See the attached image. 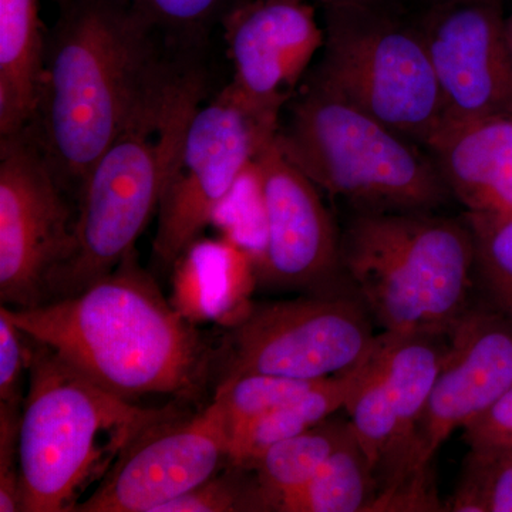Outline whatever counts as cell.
Listing matches in <instances>:
<instances>
[{
  "mask_svg": "<svg viewBox=\"0 0 512 512\" xmlns=\"http://www.w3.org/2000/svg\"><path fill=\"white\" fill-rule=\"evenodd\" d=\"M2 306L23 335L130 402L194 399L214 373L217 350L167 302L138 264L136 249L69 298L25 309Z\"/></svg>",
  "mask_w": 512,
  "mask_h": 512,
  "instance_id": "cell-1",
  "label": "cell"
},
{
  "mask_svg": "<svg viewBox=\"0 0 512 512\" xmlns=\"http://www.w3.org/2000/svg\"><path fill=\"white\" fill-rule=\"evenodd\" d=\"M47 37L45 72L28 127L64 190L84 178L177 67L157 33L120 0H74Z\"/></svg>",
  "mask_w": 512,
  "mask_h": 512,
  "instance_id": "cell-2",
  "label": "cell"
},
{
  "mask_svg": "<svg viewBox=\"0 0 512 512\" xmlns=\"http://www.w3.org/2000/svg\"><path fill=\"white\" fill-rule=\"evenodd\" d=\"M201 97L200 73L178 67L93 165L76 195L72 251L53 276L46 302L84 291L136 249L160 208Z\"/></svg>",
  "mask_w": 512,
  "mask_h": 512,
  "instance_id": "cell-3",
  "label": "cell"
},
{
  "mask_svg": "<svg viewBox=\"0 0 512 512\" xmlns=\"http://www.w3.org/2000/svg\"><path fill=\"white\" fill-rule=\"evenodd\" d=\"M28 340V393L19 426L23 512H74L141 433L174 414L123 399L52 349Z\"/></svg>",
  "mask_w": 512,
  "mask_h": 512,
  "instance_id": "cell-4",
  "label": "cell"
},
{
  "mask_svg": "<svg viewBox=\"0 0 512 512\" xmlns=\"http://www.w3.org/2000/svg\"><path fill=\"white\" fill-rule=\"evenodd\" d=\"M340 271L383 332L447 335L471 306L473 234L431 211H357L340 234Z\"/></svg>",
  "mask_w": 512,
  "mask_h": 512,
  "instance_id": "cell-5",
  "label": "cell"
},
{
  "mask_svg": "<svg viewBox=\"0 0 512 512\" xmlns=\"http://www.w3.org/2000/svg\"><path fill=\"white\" fill-rule=\"evenodd\" d=\"M276 141L319 190L357 211H433L451 198L426 148L311 80Z\"/></svg>",
  "mask_w": 512,
  "mask_h": 512,
  "instance_id": "cell-6",
  "label": "cell"
},
{
  "mask_svg": "<svg viewBox=\"0 0 512 512\" xmlns=\"http://www.w3.org/2000/svg\"><path fill=\"white\" fill-rule=\"evenodd\" d=\"M311 82L426 148L444 123L439 83L412 15L389 3L325 6Z\"/></svg>",
  "mask_w": 512,
  "mask_h": 512,
  "instance_id": "cell-7",
  "label": "cell"
},
{
  "mask_svg": "<svg viewBox=\"0 0 512 512\" xmlns=\"http://www.w3.org/2000/svg\"><path fill=\"white\" fill-rule=\"evenodd\" d=\"M279 117L249 103L232 84L197 107L157 212L153 256L163 268L177 265L214 221L242 175L278 133Z\"/></svg>",
  "mask_w": 512,
  "mask_h": 512,
  "instance_id": "cell-8",
  "label": "cell"
},
{
  "mask_svg": "<svg viewBox=\"0 0 512 512\" xmlns=\"http://www.w3.org/2000/svg\"><path fill=\"white\" fill-rule=\"evenodd\" d=\"M379 339L365 305L348 296L259 303L225 333L214 373L218 383L247 373L328 379L365 363Z\"/></svg>",
  "mask_w": 512,
  "mask_h": 512,
  "instance_id": "cell-9",
  "label": "cell"
},
{
  "mask_svg": "<svg viewBox=\"0 0 512 512\" xmlns=\"http://www.w3.org/2000/svg\"><path fill=\"white\" fill-rule=\"evenodd\" d=\"M0 138V301L33 308L72 251L76 214L28 128Z\"/></svg>",
  "mask_w": 512,
  "mask_h": 512,
  "instance_id": "cell-10",
  "label": "cell"
},
{
  "mask_svg": "<svg viewBox=\"0 0 512 512\" xmlns=\"http://www.w3.org/2000/svg\"><path fill=\"white\" fill-rule=\"evenodd\" d=\"M512 386V323L500 311L470 309L448 332L446 359L399 471L379 494L429 483L443 444L487 412ZM377 494V495H379Z\"/></svg>",
  "mask_w": 512,
  "mask_h": 512,
  "instance_id": "cell-11",
  "label": "cell"
},
{
  "mask_svg": "<svg viewBox=\"0 0 512 512\" xmlns=\"http://www.w3.org/2000/svg\"><path fill=\"white\" fill-rule=\"evenodd\" d=\"M410 15L439 83L444 123L512 116V53L503 0H446Z\"/></svg>",
  "mask_w": 512,
  "mask_h": 512,
  "instance_id": "cell-12",
  "label": "cell"
},
{
  "mask_svg": "<svg viewBox=\"0 0 512 512\" xmlns=\"http://www.w3.org/2000/svg\"><path fill=\"white\" fill-rule=\"evenodd\" d=\"M229 464L228 437L212 404L141 433L74 512H158Z\"/></svg>",
  "mask_w": 512,
  "mask_h": 512,
  "instance_id": "cell-13",
  "label": "cell"
},
{
  "mask_svg": "<svg viewBox=\"0 0 512 512\" xmlns=\"http://www.w3.org/2000/svg\"><path fill=\"white\" fill-rule=\"evenodd\" d=\"M447 349L448 333L380 335L365 379L345 409L380 488L399 471Z\"/></svg>",
  "mask_w": 512,
  "mask_h": 512,
  "instance_id": "cell-14",
  "label": "cell"
},
{
  "mask_svg": "<svg viewBox=\"0 0 512 512\" xmlns=\"http://www.w3.org/2000/svg\"><path fill=\"white\" fill-rule=\"evenodd\" d=\"M254 164L264 220L258 281L284 289L325 285L340 271V232L319 188L285 156L276 136Z\"/></svg>",
  "mask_w": 512,
  "mask_h": 512,
  "instance_id": "cell-15",
  "label": "cell"
},
{
  "mask_svg": "<svg viewBox=\"0 0 512 512\" xmlns=\"http://www.w3.org/2000/svg\"><path fill=\"white\" fill-rule=\"evenodd\" d=\"M232 86L259 107L281 114L296 84L325 45L312 2L248 0L222 16Z\"/></svg>",
  "mask_w": 512,
  "mask_h": 512,
  "instance_id": "cell-16",
  "label": "cell"
},
{
  "mask_svg": "<svg viewBox=\"0 0 512 512\" xmlns=\"http://www.w3.org/2000/svg\"><path fill=\"white\" fill-rule=\"evenodd\" d=\"M426 150L466 212H512L511 114L447 121Z\"/></svg>",
  "mask_w": 512,
  "mask_h": 512,
  "instance_id": "cell-17",
  "label": "cell"
},
{
  "mask_svg": "<svg viewBox=\"0 0 512 512\" xmlns=\"http://www.w3.org/2000/svg\"><path fill=\"white\" fill-rule=\"evenodd\" d=\"M46 45L39 0H0V137L25 130L35 119Z\"/></svg>",
  "mask_w": 512,
  "mask_h": 512,
  "instance_id": "cell-18",
  "label": "cell"
},
{
  "mask_svg": "<svg viewBox=\"0 0 512 512\" xmlns=\"http://www.w3.org/2000/svg\"><path fill=\"white\" fill-rule=\"evenodd\" d=\"M372 356L355 369L328 377L298 399L239 427L228 440L229 463L251 468L269 447L345 410L365 379Z\"/></svg>",
  "mask_w": 512,
  "mask_h": 512,
  "instance_id": "cell-19",
  "label": "cell"
},
{
  "mask_svg": "<svg viewBox=\"0 0 512 512\" xmlns=\"http://www.w3.org/2000/svg\"><path fill=\"white\" fill-rule=\"evenodd\" d=\"M379 488L375 468L353 434L308 483L275 498L269 512L372 511Z\"/></svg>",
  "mask_w": 512,
  "mask_h": 512,
  "instance_id": "cell-20",
  "label": "cell"
},
{
  "mask_svg": "<svg viewBox=\"0 0 512 512\" xmlns=\"http://www.w3.org/2000/svg\"><path fill=\"white\" fill-rule=\"evenodd\" d=\"M353 436L349 420L336 414L311 429L274 444L252 464L262 511L271 510L279 495L302 487Z\"/></svg>",
  "mask_w": 512,
  "mask_h": 512,
  "instance_id": "cell-21",
  "label": "cell"
},
{
  "mask_svg": "<svg viewBox=\"0 0 512 512\" xmlns=\"http://www.w3.org/2000/svg\"><path fill=\"white\" fill-rule=\"evenodd\" d=\"M322 380L247 373L218 383L211 404L229 440L239 427L278 409L282 404L298 399Z\"/></svg>",
  "mask_w": 512,
  "mask_h": 512,
  "instance_id": "cell-22",
  "label": "cell"
},
{
  "mask_svg": "<svg viewBox=\"0 0 512 512\" xmlns=\"http://www.w3.org/2000/svg\"><path fill=\"white\" fill-rule=\"evenodd\" d=\"M464 220L473 234L476 272L497 303L498 311L512 323V212H466Z\"/></svg>",
  "mask_w": 512,
  "mask_h": 512,
  "instance_id": "cell-23",
  "label": "cell"
},
{
  "mask_svg": "<svg viewBox=\"0 0 512 512\" xmlns=\"http://www.w3.org/2000/svg\"><path fill=\"white\" fill-rule=\"evenodd\" d=\"M446 511L512 512V454L468 451L463 476Z\"/></svg>",
  "mask_w": 512,
  "mask_h": 512,
  "instance_id": "cell-24",
  "label": "cell"
},
{
  "mask_svg": "<svg viewBox=\"0 0 512 512\" xmlns=\"http://www.w3.org/2000/svg\"><path fill=\"white\" fill-rule=\"evenodd\" d=\"M262 511L254 471L229 463L215 476L163 505L158 512Z\"/></svg>",
  "mask_w": 512,
  "mask_h": 512,
  "instance_id": "cell-25",
  "label": "cell"
},
{
  "mask_svg": "<svg viewBox=\"0 0 512 512\" xmlns=\"http://www.w3.org/2000/svg\"><path fill=\"white\" fill-rule=\"evenodd\" d=\"M154 32L174 37L200 35L225 0H120Z\"/></svg>",
  "mask_w": 512,
  "mask_h": 512,
  "instance_id": "cell-26",
  "label": "cell"
},
{
  "mask_svg": "<svg viewBox=\"0 0 512 512\" xmlns=\"http://www.w3.org/2000/svg\"><path fill=\"white\" fill-rule=\"evenodd\" d=\"M22 407L0 404V512H23L19 460Z\"/></svg>",
  "mask_w": 512,
  "mask_h": 512,
  "instance_id": "cell-27",
  "label": "cell"
},
{
  "mask_svg": "<svg viewBox=\"0 0 512 512\" xmlns=\"http://www.w3.org/2000/svg\"><path fill=\"white\" fill-rule=\"evenodd\" d=\"M28 357L26 336L0 306V404L23 406L22 382Z\"/></svg>",
  "mask_w": 512,
  "mask_h": 512,
  "instance_id": "cell-28",
  "label": "cell"
},
{
  "mask_svg": "<svg viewBox=\"0 0 512 512\" xmlns=\"http://www.w3.org/2000/svg\"><path fill=\"white\" fill-rule=\"evenodd\" d=\"M463 431L471 453L512 454V386Z\"/></svg>",
  "mask_w": 512,
  "mask_h": 512,
  "instance_id": "cell-29",
  "label": "cell"
},
{
  "mask_svg": "<svg viewBox=\"0 0 512 512\" xmlns=\"http://www.w3.org/2000/svg\"><path fill=\"white\" fill-rule=\"evenodd\" d=\"M380 2L389 3L403 12L416 13L437 5V3L446 2V0H380Z\"/></svg>",
  "mask_w": 512,
  "mask_h": 512,
  "instance_id": "cell-30",
  "label": "cell"
},
{
  "mask_svg": "<svg viewBox=\"0 0 512 512\" xmlns=\"http://www.w3.org/2000/svg\"><path fill=\"white\" fill-rule=\"evenodd\" d=\"M303 2H318L320 5L325 6H335V5H345V3H356V2H372V0H303Z\"/></svg>",
  "mask_w": 512,
  "mask_h": 512,
  "instance_id": "cell-31",
  "label": "cell"
},
{
  "mask_svg": "<svg viewBox=\"0 0 512 512\" xmlns=\"http://www.w3.org/2000/svg\"><path fill=\"white\" fill-rule=\"evenodd\" d=\"M507 37L508 43H510L512 53V15L507 19Z\"/></svg>",
  "mask_w": 512,
  "mask_h": 512,
  "instance_id": "cell-32",
  "label": "cell"
},
{
  "mask_svg": "<svg viewBox=\"0 0 512 512\" xmlns=\"http://www.w3.org/2000/svg\"><path fill=\"white\" fill-rule=\"evenodd\" d=\"M57 2H59L60 6H62V8L64 9L67 8V6L72 5L74 0H57Z\"/></svg>",
  "mask_w": 512,
  "mask_h": 512,
  "instance_id": "cell-33",
  "label": "cell"
}]
</instances>
